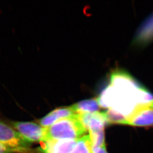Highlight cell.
<instances>
[{
  "label": "cell",
  "instance_id": "3",
  "mask_svg": "<svg viewBox=\"0 0 153 153\" xmlns=\"http://www.w3.org/2000/svg\"><path fill=\"white\" fill-rule=\"evenodd\" d=\"M13 128L28 143L45 142V128L33 122L16 121L11 123Z\"/></svg>",
  "mask_w": 153,
  "mask_h": 153
},
{
  "label": "cell",
  "instance_id": "11",
  "mask_svg": "<svg viewBox=\"0 0 153 153\" xmlns=\"http://www.w3.org/2000/svg\"><path fill=\"white\" fill-rule=\"evenodd\" d=\"M103 113L108 123L126 124V117L115 111V110L109 108L103 112Z\"/></svg>",
  "mask_w": 153,
  "mask_h": 153
},
{
  "label": "cell",
  "instance_id": "13",
  "mask_svg": "<svg viewBox=\"0 0 153 153\" xmlns=\"http://www.w3.org/2000/svg\"><path fill=\"white\" fill-rule=\"evenodd\" d=\"M18 153L17 150L0 143V153Z\"/></svg>",
  "mask_w": 153,
  "mask_h": 153
},
{
  "label": "cell",
  "instance_id": "14",
  "mask_svg": "<svg viewBox=\"0 0 153 153\" xmlns=\"http://www.w3.org/2000/svg\"><path fill=\"white\" fill-rule=\"evenodd\" d=\"M93 153H108L107 151L105 145H104L101 148H99L97 150L93 152Z\"/></svg>",
  "mask_w": 153,
  "mask_h": 153
},
{
  "label": "cell",
  "instance_id": "4",
  "mask_svg": "<svg viewBox=\"0 0 153 153\" xmlns=\"http://www.w3.org/2000/svg\"><path fill=\"white\" fill-rule=\"evenodd\" d=\"M133 126H153V107L149 104L138 105L133 112L127 117L126 124Z\"/></svg>",
  "mask_w": 153,
  "mask_h": 153
},
{
  "label": "cell",
  "instance_id": "1",
  "mask_svg": "<svg viewBox=\"0 0 153 153\" xmlns=\"http://www.w3.org/2000/svg\"><path fill=\"white\" fill-rule=\"evenodd\" d=\"M87 131L76 114L45 128V141L48 140H77L82 137Z\"/></svg>",
  "mask_w": 153,
  "mask_h": 153
},
{
  "label": "cell",
  "instance_id": "6",
  "mask_svg": "<svg viewBox=\"0 0 153 153\" xmlns=\"http://www.w3.org/2000/svg\"><path fill=\"white\" fill-rule=\"evenodd\" d=\"M153 41V13L142 22L137 30L133 39L137 46H145Z\"/></svg>",
  "mask_w": 153,
  "mask_h": 153
},
{
  "label": "cell",
  "instance_id": "12",
  "mask_svg": "<svg viewBox=\"0 0 153 153\" xmlns=\"http://www.w3.org/2000/svg\"><path fill=\"white\" fill-rule=\"evenodd\" d=\"M89 136L91 142L93 152L105 145L104 130L97 132L90 133Z\"/></svg>",
  "mask_w": 153,
  "mask_h": 153
},
{
  "label": "cell",
  "instance_id": "5",
  "mask_svg": "<svg viewBox=\"0 0 153 153\" xmlns=\"http://www.w3.org/2000/svg\"><path fill=\"white\" fill-rule=\"evenodd\" d=\"M77 115L89 133L103 131L105 126L108 123L103 112L77 114Z\"/></svg>",
  "mask_w": 153,
  "mask_h": 153
},
{
  "label": "cell",
  "instance_id": "8",
  "mask_svg": "<svg viewBox=\"0 0 153 153\" xmlns=\"http://www.w3.org/2000/svg\"><path fill=\"white\" fill-rule=\"evenodd\" d=\"M76 114L71 107H61L53 110L39 120V124L44 128H48L56 122L71 117Z\"/></svg>",
  "mask_w": 153,
  "mask_h": 153
},
{
  "label": "cell",
  "instance_id": "9",
  "mask_svg": "<svg viewBox=\"0 0 153 153\" xmlns=\"http://www.w3.org/2000/svg\"><path fill=\"white\" fill-rule=\"evenodd\" d=\"M71 109L76 114L93 113L99 112L100 107L98 98L91 99L80 101L71 106Z\"/></svg>",
  "mask_w": 153,
  "mask_h": 153
},
{
  "label": "cell",
  "instance_id": "2",
  "mask_svg": "<svg viewBox=\"0 0 153 153\" xmlns=\"http://www.w3.org/2000/svg\"><path fill=\"white\" fill-rule=\"evenodd\" d=\"M0 143L17 150L18 153H27L30 143L11 126L0 121Z\"/></svg>",
  "mask_w": 153,
  "mask_h": 153
},
{
  "label": "cell",
  "instance_id": "7",
  "mask_svg": "<svg viewBox=\"0 0 153 153\" xmlns=\"http://www.w3.org/2000/svg\"><path fill=\"white\" fill-rule=\"evenodd\" d=\"M76 140H48L44 142L39 150L42 153H71Z\"/></svg>",
  "mask_w": 153,
  "mask_h": 153
},
{
  "label": "cell",
  "instance_id": "10",
  "mask_svg": "<svg viewBox=\"0 0 153 153\" xmlns=\"http://www.w3.org/2000/svg\"><path fill=\"white\" fill-rule=\"evenodd\" d=\"M71 153H93L92 145L89 135H85L77 139Z\"/></svg>",
  "mask_w": 153,
  "mask_h": 153
}]
</instances>
